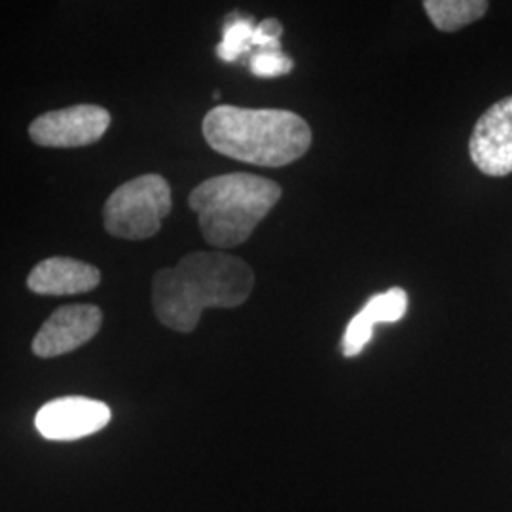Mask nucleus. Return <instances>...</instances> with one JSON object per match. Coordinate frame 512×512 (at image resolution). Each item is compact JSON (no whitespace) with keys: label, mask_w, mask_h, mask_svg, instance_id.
I'll return each mask as SVG.
<instances>
[{"label":"nucleus","mask_w":512,"mask_h":512,"mask_svg":"<svg viewBox=\"0 0 512 512\" xmlns=\"http://www.w3.org/2000/svg\"><path fill=\"white\" fill-rule=\"evenodd\" d=\"M255 274L238 256L192 253L152 279V306L167 329L192 332L205 308H238L253 293Z\"/></svg>","instance_id":"f257e3e1"},{"label":"nucleus","mask_w":512,"mask_h":512,"mask_svg":"<svg viewBox=\"0 0 512 512\" xmlns=\"http://www.w3.org/2000/svg\"><path fill=\"white\" fill-rule=\"evenodd\" d=\"M203 137L222 156L262 167L293 164L311 145L310 126L291 110L232 105H220L205 114Z\"/></svg>","instance_id":"f03ea898"},{"label":"nucleus","mask_w":512,"mask_h":512,"mask_svg":"<svg viewBox=\"0 0 512 512\" xmlns=\"http://www.w3.org/2000/svg\"><path fill=\"white\" fill-rule=\"evenodd\" d=\"M279 198L281 186L274 181L230 173L198 184L188 205L198 215L205 241L217 249H232L253 236Z\"/></svg>","instance_id":"7ed1b4c3"},{"label":"nucleus","mask_w":512,"mask_h":512,"mask_svg":"<svg viewBox=\"0 0 512 512\" xmlns=\"http://www.w3.org/2000/svg\"><path fill=\"white\" fill-rule=\"evenodd\" d=\"M171 213V188L162 175L148 173L118 186L103 209L105 228L120 239H148Z\"/></svg>","instance_id":"20e7f679"},{"label":"nucleus","mask_w":512,"mask_h":512,"mask_svg":"<svg viewBox=\"0 0 512 512\" xmlns=\"http://www.w3.org/2000/svg\"><path fill=\"white\" fill-rule=\"evenodd\" d=\"M109 126V110L97 105H76L38 116L29 126V135L38 147H88L97 143Z\"/></svg>","instance_id":"39448f33"},{"label":"nucleus","mask_w":512,"mask_h":512,"mask_svg":"<svg viewBox=\"0 0 512 512\" xmlns=\"http://www.w3.org/2000/svg\"><path fill=\"white\" fill-rule=\"evenodd\" d=\"M469 152L473 164L490 177L512 173V95L497 101L476 122Z\"/></svg>","instance_id":"423d86ee"},{"label":"nucleus","mask_w":512,"mask_h":512,"mask_svg":"<svg viewBox=\"0 0 512 512\" xmlns=\"http://www.w3.org/2000/svg\"><path fill=\"white\" fill-rule=\"evenodd\" d=\"M110 421V408L101 401L86 397H61L38 410L37 431L48 440L84 439L105 429Z\"/></svg>","instance_id":"0eeeda50"},{"label":"nucleus","mask_w":512,"mask_h":512,"mask_svg":"<svg viewBox=\"0 0 512 512\" xmlns=\"http://www.w3.org/2000/svg\"><path fill=\"white\" fill-rule=\"evenodd\" d=\"M103 325V313L97 306L74 304L55 310L40 327L33 340V353L52 359L88 344Z\"/></svg>","instance_id":"6e6552de"},{"label":"nucleus","mask_w":512,"mask_h":512,"mask_svg":"<svg viewBox=\"0 0 512 512\" xmlns=\"http://www.w3.org/2000/svg\"><path fill=\"white\" fill-rule=\"evenodd\" d=\"M99 283L101 272L95 266L67 256L42 260L27 277V287L42 296L90 293Z\"/></svg>","instance_id":"1a4fd4ad"},{"label":"nucleus","mask_w":512,"mask_h":512,"mask_svg":"<svg viewBox=\"0 0 512 512\" xmlns=\"http://www.w3.org/2000/svg\"><path fill=\"white\" fill-rule=\"evenodd\" d=\"M486 0H425L423 8L433 25L444 31L454 33L488 12Z\"/></svg>","instance_id":"9d476101"},{"label":"nucleus","mask_w":512,"mask_h":512,"mask_svg":"<svg viewBox=\"0 0 512 512\" xmlns=\"http://www.w3.org/2000/svg\"><path fill=\"white\" fill-rule=\"evenodd\" d=\"M255 29L256 23L251 18H238V14L228 18V23L224 25V35L217 46L219 59L234 63L241 55L249 54L253 50Z\"/></svg>","instance_id":"9b49d317"},{"label":"nucleus","mask_w":512,"mask_h":512,"mask_svg":"<svg viewBox=\"0 0 512 512\" xmlns=\"http://www.w3.org/2000/svg\"><path fill=\"white\" fill-rule=\"evenodd\" d=\"M408 310V294L401 287H393L385 293L376 294L359 311L366 323L374 327L376 323H397Z\"/></svg>","instance_id":"f8f14e48"},{"label":"nucleus","mask_w":512,"mask_h":512,"mask_svg":"<svg viewBox=\"0 0 512 512\" xmlns=\"http://www.w3.org/2000/svg\"><path fill=\"white\" fill-rule=\"evenodd\" d=\"M251 73L258 78H275L293 71V59L283 52H258L249 61Z\"/></svg>","instance_id":"ddd939ff"}]
</instances>
